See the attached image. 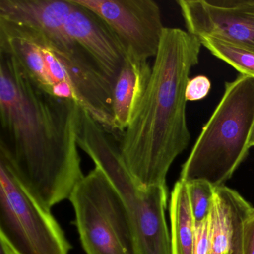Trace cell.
<instances>
[{"instance_id": "6da1fadb", "label": "cell", "mask_w": 254, "mask_h": 254, "mask_svg": "<svg viewBox=\"0 0 254 254\" xmlns=\"http://www.w3.org/2000/svg\"><path fill=\"white\" fill-rule=\"evenodd\" d=\"M81 108L49 94L0 52V158L48 209L69 200L84 175L78 148Z\"/></svg>"}, {"instance_id": "7a4b0ae2", "label": "cell", "mask_w": 254, "mask_h": 254, "mask_svg": "<svg viewBox=\"0 0 254 254\" xmlns=\"http://www.w3.org/2000/svg\"><path fill=\"white\" fill-rule=\"evenodd\" d=\"M202 44L187 31L165 28L143 98L118 140L123 163L143 187L166 186L190 142L186 88Z\"/></svg>"}, {"instance_id": "3957f363", "label": "cell", "mask_w": 254, "mask_h": 254, "mask_svg": "<svg viewBox=\"0 0 254 254\" xmlns=\"http://www.w3.org/2000/svg\"><path fill=\"white\" fill-rule=\"evenodd\" d=\"M254 121V78L239 75L226 82L224 95L203 126L180 180L224 186L249 152Z\"/></svg>"}, {"instance_id": "277c9868", "label": "cell", "mask_w": 254, "mask_h": 254, "mask_svg": "<svg viewBox=\"0 0 254 254\" xmlns=\"http://www.w3.org/2000/svg\"><path fill=\"white\" fill-rule=\"evenodd\" d=\"M78 145L110 180L133 220L140 254H173L166 223V186L141 187L120 155L118 141L81 108Z\"/></svg>"}, {"instance_id": "5b68a950", "label": "cell", "mask_w": 254, "mask_h": 254, "mask_svg": "<svg viewBox=\"0 0 254 254\" xmlns=\"http://www.w3.org/2000/svg\"><path fill=\"white\" fill-rule=\"evenodd\" d=\"M69 200L86 254H140L130 212L99 168L84 175Z\"/></svg>"}, {"instance_id": "8992f818", "label": "cell", "mask_w": 254, "mask_h": 254, "mask_svg": "<svg viewBox=\"0 0 254 254\" xmlns=\"http://www.w3.org/2000/svg\"><path fill=\"white\" fill-rule=\"evenodd\" d=\"M0 239L13 254H69L70 244L44 206L0 158Z\"/></svg>"}, {"instance_id": "52a82bcc", "label": "cell", "mask_w": 254, "mask_h": 254, "mask_svg": "<svg viewBox=\"0 0 254 254\" xmlns=\"http://www.w3.org/2000/svg\"><path fill=\"white\" fill-rule=\"evenodd\" d=\"M90 10L113 31L126 51L140 61L156 57L165 27L153 0H72Z\"/></svg>"}, {"instance_id": "ba28073f", "label": "cell", "mask_w": 254, "mask_h": 254, "mask_svg": "<svg viewBox=\"0 0 254 254\" xmlns=\"http://www.w3.org/2000/svg\"><path fill=\"white\" fill-rule=\"evenodd\" d=\"M187 32L254 52V0H178Z\"/></svg>"}, {"instance_id": "9c48e42d", "label": "cell", "mask_w": 254, "mask_h": 254, "mask_svg": "<svg viewBox=\"0 0 254 254\" xmlns=\"http://www.w3.org/2000/svg\"><path fill=\"white\" fill-rule=\"evenodd\" d=\"M70 1L74 6L66 19V33L90 55L114 84L126 61V50L99 16Z\"/></svg>"}, {"instance_id": "30bf717a", "label": "cell", "mask_w": 254, "mask_h": 254, "mask_svg": "<svg viewBox=\"0 0 254 254\" xmlns=\"http://www.w3.org/2000/svg\"><path fill=\"white\" fill-rule=\"evenodd\" d=\"M254 208L237 191L215 187L209 218V254H242L244 225Z\"/></svg>"}, {"instance_id": "8fae6325", "label": "cell", "mask_w": 254, "mask_h": 254, "mask_svg": "<svg viewBox=\"0 0 254 254\" xmlns=\"http://www.w3.org/2000/svg\"><path fill=\"white\" fill-rule=\"evenodd\" d=\"M73 6L70 0H0V20L55 36L66 32Z\"/></svg>"}, {"instance_id": "7c38bea8", "label": "cell", "mask_w": 254, "mask_h": 254, "mask_svg": "<svg viewBox=\"0 0 254 254\" xmlns=\"http://www.w3.org/2000/svg\"><path fill=\"white\" fill-rule=\"evenodd\" d=\"M152 66L126 54V61L113 89V117L115 133H123L139 107L151 77Z\"/></svg>"}, {"instance_id": "4fadbf2b", "label": "cell", "mask_w": 254, "mask_h": 254, "mask_svg": "<svg viewBox=\"0 0 254 254\" xmlns=\"http://www.w3.org/2000/svg\"><path fill=\"white\" fill-rule=\"evenodd\" d=\"M171 240L173 254H193L195 223L190 206L187 184L179 180L170 201Z\"/></svg>"}, {"instance_id": "5bb4252c", "label": "cell", "mask_w": 254, "mask_h": 254, "mask_svg": "<svg viewBox=\"0 0 254 254\" xmlns=\"http://www.w3.org/2000/svg\"><path fill=\"white\" fill-rule=\"evenodd\" d=\"M215 57L224 61L239 71L241 75L254 78V52L212 38H198Z\"/></svg>"}, {"instance_id": "9a60e30c", "label": "cell", "mask_w": 254, "mask_h": 254, "mask_svg": "<svg viewBox=\"0 0 254 254\" xmlns=\"http://www.w3.org/2000/svg\"><path fill=\"white\" fill-rule=\"evenodd\" d=\"M190 206L195 224L204 221L210 213L215 187L206 181L187 183Z\"/></svg>"}, {"instance_id": "2e32d148", "label": "cell", "mask_w": 254, "mask_h": 254, "mask_svg": "<svg viewBox=\"0 0 254 254\" xmlns=\"http://www.w3.org/2000/svg\"><path fill=\"white\" fill-rule=\"evenodd\" d=\"M211 245V224L209 216L195 224L193 254H209Z\"/></svg>"}, {"instance_id": "e0dca14e", "label": "cell", "mask_w": 254, "mask_h": 254, "mask_svg": "<svg viewBox=\"0 0 254 254\" xmlns=\"http://www.w3.org/2000/svg\"><path fill=\"white\" fill-rule=\"evenodd\" d=\"M211 86L209 78L204 75H197L189 80L186 88V99L187 102L201 100L210 91Z\"/></svg>"}, {"instance_id": "ac0fdd59", "label": "cell", "mask_w": 254, "mask_h": 254, "mask_svg": "<svg viewBox=\"0 0 254 254\" xmlns=\"http://www.w3.org/2000/svg\"><path fill=\"white\" fill-rule=\"evenodd\" d=\"M242 254H254V208L244 225Z\"/></svg>"}, {"instance_id": "d6986e66", "label": "cell", "mask_w": 254, "mask_h": 254, "mask_svg": "<svg viewBox=\"0 0 254 254\" xmlns=\"http://www.w3.org/2000/svg\"><path fill=\"white\" fill-rule=\"evenodd\" d=\"M0 254H13L8 245L0 239Z\"/></svg>"}, {"instance_id": "ffe728a7", "label": "cell", "mask_w": 254, "mask_h": 254, "mask_svg": "<svg viewBox=\"0 0 254 254\" xmlns=\"http://www.w3.org/2000/svg\"><path fill=\"white\" fill-rule=\"evenodd\" d=\"M249 146L250 148L254 147V124H253L252 130H251V136H250Z\"/></svg>"}]
</instances>
